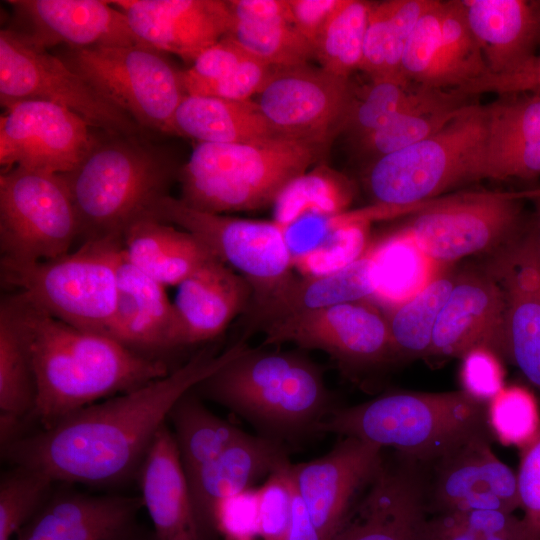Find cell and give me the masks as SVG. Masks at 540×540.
Segmentation results:
<instances>
[{
	"mask_svg": "<svg viewBox=\"0 0 540 540\" xmlns=\"http://www.w3.org/2000/svg\"><path fill=\"white\" fill-rule=\"evenodd\" d=\"M248 347L242 338L221 354L201 350L164 377L21 435L2 446V455L53 482L108 485L137 476L177 401Z\"/></svg>",
	"mask_w": 540,
	"mask_h": 540,
	"instance_id": "1",
	"label": "cell"
},
{
	"mask_svg": "<svg viewBox=\"0 0 540 540\" xmlns=\"http://www.w3.org/2000/svg\"><path fill=\"white\" fill-rule=\"evenodd\" d=\"M18 294L30 346L36 399L30 419L49 429L99 399L169 373L159 359L117 340L64 323Z\"/></svg>",
	"mask_w": 540,
	"mask_h": 540,
	"instance_id": "2",
	"label": "cell"
},
{
	"mask_svg": "<svg viewBox=\"0 0 540 540\" xmlns=\"http://www.w3.org/2000/svg\"><path fill=\"white\" fill-rule=\"evenodd\" d=\"M193 390L276 440L315 431L333 409L323 369L300 352L248 347Z\"/></svg>",
	"mask_w": 540,
	"mask_h": 540,
	"instance_id": "3",
	"label": "cell"
},
{
	"mask_svg": "<svg viewBox=\"0 0 540 540\" xmlns=\"http://www.w3.org/2000/svg\"><path fill=\"white\" fill-rule=\"evenodd\" d=\"M315 431L393 448L423 464L474 438L493 437L486 404L463 390L387 393L354 406L333 408Z\"/></svg>",
	"mask_w": 540,
	"mask_h": 540,
	"instance_id": "4",
	"label": "cell"
},
{
	"mask_svg": "<svg viewBox=\"0 0 540 540\" xmlns=\"http://www.w3.org/2000/svg\"><path fill=\"white\" fill-rule=\"evenodd\" d=\"M179 169L171 156L140 135L98 138L72 171L61 174L83 241L122 238L130 224L149 216L154 204L169 195Z\"/></svg>",
	"mask_w": 540,
	"mask_h": 540,
	"instance_id": "5",
	"label": "cell"
},
{
	"mask_svg": "<svg viewBox=\"0 0 540 540\" xmlns=\"http://www.w3.org/2000/svg\"><path fill=\"white\" fill-rule=\"evenodd\" d=\"M324 150L287 137L247 144L198 143L179 169V199L218 214L263 208L306 173Z\"/></svg>",
	"mask_w": 540,
	"mask_h": 540,
	"instance_id": "6",
	"label": "cell"
},
{
	"mask_svg": "<svg viewBox=\"0 0 540 540\" xmlns=\"http://www.w3.org/2000/svg\"><path fill=\"white\" fill-rule=\"evenodd\" d=\"M487 138L486 106L471 103L432 136L377 158L365 187L391 215L417 211L447 189L482 178Z\"/></svg>",
	"mask_w": 540,
	"mask_h": 540,
	"instance_id": "7",
	"label": "cell"
},
{
	"mask_svg": "<svg viewBox=\"0 0 540 540\" xmlns=\"http://www.w3.org/2000/svg\"><path fill=\"white\" fill-rule=\"evenodd\" d=\"M122 254V238L86 240L75 251L54 259L1 260L2 279L56 319L110 337Z\"/></svg>",
	"mask_w": 540,
	"mask_h": 540,
	"instance_id": "8",
	"label": "cell"
},
{
	"mask_svg": "<svg viewBox=\"0 0 540 540\" xmlns=\"http://www.w3.org/2000/svg\"><path fill=\"white\" fill-rule=\"evenodd\" d=\"M149 216L190 232L250 283L253 295L246 314L264 306L295 276L283 227L274 220L200 211L170 195L159 199Z\"/></svg>",
	"mask_w": 540,
	"mask_h": 540,
	"instance_id": "9",
	"label": "cell"
},
{
	"mask_svg": "<svg viewBox=\"0 0 540 540\" xmlns=\"http://www.w3.org/2000/svg\"><path fill=\"white\" fill-rule=\"evenodd\" d=\"M65 62L142 129L176 134L174 117L188 95L181 71L152 47L71 49Z\"/></svg>",
	"mask_w": 540,
	"mask_h": 540,
	"instance_id": "10",
	"label": "cell"
},
{
	"mask_svg": "<svg viewBox=\"0 0 540 540\" xmlns=\"http://www.w3.org/2000/svg\"><path fill=\"white\" fill-rule=\"evenodd\" d=\"M80 236L68 187L57 174L4 169L0 175L2 261L34 263L69 252Z\"/></svg>",
	"mask_w": 540,
	"mask_h": 540,
	"instance_id": "11",
	"label": "cell"
},
{
	"mask_svg": "<svg viewBox=\"0 0 540 540\" xmlns=\"http://www.w3.org/2000/svg\"><path fill=\"white\" fill-rule=\"evenodd\" d=\"M0 100L5 108L26 100L50 102L110 135L138 136L143 130L64 60L13 28L0 32Z\"/></svg>",
	"mask_w": 540,
	"mask_h": 540,
	"instance_id": "12",
	"label": "cell"
},
{
	"mask_svg": "<svg viewBox=\"0 0 540 540\" xmlns=\"http://www.w3.org/2000/svg\"><path fill=\"white\" fill-rule=\"evenodd\" d=\"M527 193L471 192L422 205L404 227L436 264L450 267L468 256L498 251L520 232Z\"/></svg>",
	"mask_w": 540,
	"mask_h": 540,
	"instance_id": "13",
	"label": "cell"
},
{
	"mask_svg": "<svg viewBox=\"0 0 540 540\" xmlns=\"http://www.w3.org/2000/svg\"><path fill=\"white\" fill-rule=\"evenodd\" d=\"M355 99L349 78L307 64L273 69L255 96L282 136L324 148L346 128Z\"/></svg>",
	"mask_w": 540,
	"mask_h": 540,
	"instance_id": "14",
	"label": "cell"
},
{
	"mask_svg": "<svg viewBox=\"0 0 540 540\" xmlns=\"http://www.w3.org/2000/svg\"><path fill=\"white\" fill-rule=\"evenodd\" d=\"M261 331L263 347L293 343L321 350L348 368L373 366L396 357L386 314L371 300L291 315Z\"/></svg>",
	"mask_w": 540,
	"mask_h": 540,
	"instance_id": "15",
	"label": "cell"
},
{
	"mask_svg": "<svg viewBox=\"0 0 540 540\" xmlns=\"http://www.w3.org/2000/svg\"><path fill=\"white\" fill-rule=\"evenodd\" d=\"M90 126L56 104L26 100L0 118V164L49 174L72 171L97 141Z\"/></svg>",
	"mask_w": 540,
	"mask_h": 540,
	"instance_id": "16",
	"label": "cell"
},
{
	"mask_svg": "<svg viewBox=\"0 0 540 540\" xmlns=\"http://www.w3.org/2000/svg\"><path fill=\"white\" fill-rule=\"evenodd\" d=\"M426 468L398 453L382 459L330 540H425Z\"/></svg>",
	"mask_w": 540,
	"mask_h": 540,
	"instance_id": "17",
	"label": "cell"
},
{
	"mask_svg": "<svg viewBox=\"0 0 540 540\" xmlns=\"http://www.w3.org/2000/svg\"><path fill=\"white\" fill-rule=\"evenodd\" d=\"M492 436L469 440L425 464L426 505L436 514L520 508L517 476L493 452Z\"/></svg>",
	"mask_w": 540,
	"mask_h": 540,
	"instance_id": "18",
	"label": "cell"
},
{
	"mask_svg": "<svg viewBox=\"0 0 540 540\" xmlns=\"http://www.w3.org/2000/svg\"><path fill=\"white\" fill-rule=\"evenodd\" d=\"M382 448L343 437L317 459L290 466L295 490L322 540H330L382 462Z\"/></svg>",
	"mask_w": 540,
	"mask_h": 540,
	"instance_id": "19",
	"label": "cell"
},
{
	"mask_svg": "<svg viewBox=\"0 0 540 540\" xmlns=\"http://www.w3.org/2000/svg\"><path fill=\"white\" fill-rule=\"evenodd\" d=\"M487 270L505 298L509 361L540 392V257L533 227L496 251Z\"/></svg>",
	"mask_w": 540,
	"mask_h": 540,
	"instance_id": "20",
	"label": "cell"
},
{
	"mask_svg": "<svg viewBox=\"0 0 540 540\" xmlns=\"http://www.w3.org/2000/svg\"><path fill=\"white\" fill-rule=\"evenodd\" d=\"M475 348L489 349L509 361L505 298L487 269L457 274L439 314L430 355L461 358Z\"/></svg>",
	"mask_w": 540,
	"mask_h": 540,
	"instance_id": "21",
	"label": "cell"
},
{
	"mask_svg": "<svg viewBox=\"0 0 540 540\" xmlns=\"http://www.w3.org/2000/svg\"><path fill=\"white\" fill-rule=\"evenodd\" d=\"M137 38L149 47L193 63L227 36L233 25L228 1L117 0Z\"/></svg>",
	"mask_w": 540,
	"mask_h": 540,
	"instance_id": "22",
	"label": "cell"
},
{
	"mask_svg": "<svg viewBox=\"0 0 540 540\" xmlns=\"http://www.w3.org/2000/svg\"><path fill=\"white\" fill-rule=\"evenodd\" d=\"M7 3L20 25L13 29L43 49L61 43L71 49L144 45L131 30L125 14L110 1L12 0Z\"/></svg>",
	"mask_w": 540,
	"mask_h": 540,
	"instance_id": "23",
	"label": "cell"
},
{
	"mask_svg": "<svg viewBox=\"0 0 540 540\" xmlns=\"http://www.w3.org/2000/svg\"><path fill=\"white\" fill-rule=\"evenodd\" d=\"M142 508L140 496L59 493L19 530L17 540H123L138 527Z\"/></svg>",
	"mask_w": 540,
	"mask_h": 540,
	"instance_id": "24",
	"label": "cell"
},
{
	"mask_svg": "<svg viewBox=\"0 0 540 540\" xmlns=\"http://www.w3.org/2000/svg\"><path fill=\"white\" fill-rule=\"evenodd\" d=\"M156 540H206L172 431H158L137 473Z\"/></svg>",
	"mask_w": 540,
	"mask_h": 540,
	"instance_id": "25",
	"label": "cell"
},
{
	"mask_svg": "<svg viewBox=\"0 0 540 540\" xmlns=\"http://www.w3.org/2000/svg\"><path fill=\"white\" fill-rule=\"evenodd\" d=\"M252 287L239 273L214 260L177 286L173 305L180 346L212 340L222 334L252 300Z\"/></svg>",
	"mask_w": 540,
	"mask_h": 540,
	"instance_id": "26",
	"label": "cell"
},
{
	"mask_svg": "<svg viewBox=\"0 0 540 540\" xmlns=\"http://www.w3.org/2000/svg\"><path fill=\"white\" fill-rule=\"evenodd\" d=\"M290 463L279 440L245 433L201 467L187 482L207 537L215 528L218 505L251 489L260 478Z\"/></svg>",
	"mask_w": 540,
	"mask_h": 540,
	"instance_id": "27",
	"label": "cell"
},
{
	"mask_svg": "<svg viewBox=\"0 0 540 540\" xmlns=\"http://www.w3.org/2000/svg\"><path fill=\"white\" fill-rule=\"evenodd\" d=\"M110 337L142 354L181 347L177 315L165 286L132 265L124 252Z\"/></svg>",
	"mask_w": 540,
	"mask_h": 540,
	"instance_id": "28",
	"label": "cell"
},
{
	"mask_svg": "<svg viewBox=\"0 0 540 540\" xmlns=\"http://www.w3.org/2000/svg\"><path fill=\"white\" fill-rule=\"evenodd\" d=\"M488 72L512 71L536 56L540 1L461 0Z\"/></svg>",
	"mask_w": 540,
	"mask_h": 540,
	"instance_id": "29",
	"label": "cell"
},
{
	"mask_svg": "<svg viewBox=\"0 0 540 540\" xmlns=\"http://www.w3.org/2000/svg\"><path fill=\"white\" fill-rule=\"evenodd\" d=\"M375 292L372 257L368 251L331 274L295 275L270 301L247 314L244 337L285 317L338 304L371 300Z\"/></svg>",
	"mask_w": 540,
	"mask_h": 540,
	"instance_id": "30",
	"label": "cell"
},
{
	"mask_svg": "<svg viewBox=\"0 0 540 540\" xmlns=\"http://www.w3.org/2000/svg\"><path fill=\"white\" fill-rule=\"evenodd\" d=\"M126 259L163 286H178L218 260L193 234L151 216L130 224L122 236Z\"/></svg>",
	"mask_w": 540,
	"mask_h": 540,
	"instance_id": "31",
	"label": "cell"
},
{
	"mask_svg": "<svg viewBox=\"0 0 540 540\" xmlns=\"http://www.w3.org/2000/svg\"><path fill=\"white\" fill-rule=\"evenodd\" d=\"M32 356L18 294L0 304V438L1 446L20 436V426L35 406Z\"/></svg>",
	"mask_w": 540,
	"mask_h": 540,
	"instance_id": "32",
	"label": "cell"
},
{
	"mask_svg": "<svg viewBox=\"0 0 540 540\" xmlns=\"http://www.w3.org/2000/svg\"><path fill=\"white\" fill-rule=\"evenodd\" d=\"M174 128L176 135L198 143L247 144L284 137L252 99L187 95L176 110Z\"/></svg>",
	"mask_w": 540,
	"mask_h": 540,
	"instance_id": "33",
	"label": "cell"
},
{
	"mask_svg": "<svg viewBox=\"0 0 540 540\" xmlns=\"http://www.w3.org/2000/svg\"><path fill=\"white\" fill-rule=\"evenodd\" d=\"M368 251L375 277L371 301L388 311L411 299L447 268L432 261L405 228L371 242Z\"/></svg>",
	"mask_w": 540,
	"mask_h": 540,
	"instance_id": "34",
	"label": "cell"
},
{
	"mask_svg": "<svg viewBox=\"0 0 540 540\" xmlns=\"http://www.w3.org/2000/svg\"><path fill=\"white\" fill-rule=\"evenodd\" d=\"M433 0H388L372 3L360 69L372 79L401 75L407 40Z\"/></svg>",
	"mask_w": 540,
	"mask_h": 540,
	"instance_id": "35",
	"label": "cell"
},
{
	"mask_svg": "<svg viewBox=\"0 0 540 540\" xmlns=\"http://www.w3.org/2000/svg\"><path fill=\"white\" fill-rule=\"evenodd\" d=\"M168 419L187 480L245 434L206 408L194 390L177 401Z\"/></svg>",
	"mask_w": 540,
	"mask_h": 540,
	"instance_id": "36",
	"label": "cell"
},
{
	"mask_svg": "<svg viewBox=\"0 0 540 540\" xmlns=\"http://www.w3.org/2000/svg\"><path fill=\"white\" fill-rule=\"evenodd\" d=\"M468 99L453 90L432 88L416 106L361 139L363 147L377 159L418 143L460 115L471 104Z\"/></svg>",
	"mask_w": 540,
	"mask_h": 540,
	"instance_id": "37",
	"label": "cell"
},
{
	"mask_svg": "<svg viewBox=\"0 0 540 540\" xmlns=\"http://www.w3.org/2000/svg\"><path fill=\"white\" fill-rule=\"evenodd\" d=\"M451 267L443 269L411 299L387 312L396 357L416 358L430 355L439 314L458 274Z\"/></svg>",
	"mask_w": 540,
	"mask_h": 540,
	"instance_id": "38",
	"label": "cell"
},
{
	"mask_svg": "<svg viewBox=\"0 0 540 540\" xmlns=\"http://www.w3.org/2000/svg\"><path fill=\"white\" fill-rule=\"evenodd\" d=\"M372 3L340 0L314 45V57L325 71L344 78L360 69Z\"/></svg>",
	"mask_w": 540,
	"mask_h": 540,
	"instance_id": "39",
	"label": "cell"
},
{
	"mask_svg": "<svg viewBox=\"0 0 540 540\" xmlns=\"http://www.w3.org/2000/svg\"><path fill=\"white\" fill-rule=\"evenodd\" d=\"M350 182L341 174L318 166L291 181L274 201V221L285 227L309 215H335L352 200Z\"/></svg>",
	"mask_w": 540,
	"mask_h": 540,
	"instance_id": "40",
	"label": "cell"
},
{
	"mask_svg": "<svg viewBox=\"0 0 540 540\" xmlns=\"http://www.w3.org/2000/svg\"><path fill=\"white\" fill-rule=\"evenodd\" d=\"M369 208L335 215V227L311 252L292 261L299 275L322 276L339 271L359 259L368 249Z\"/></svg>",
	"mask_w": 540,
	"mask_h": 540,
	"instance_id": "41",
	"label": "cell"
},
{
	"mask_svg": "<svg viewBox=\"0 0 540 540\" xmlns=\"http://www.w3.org/2000/svg\"><path fill=\"white\" fill-rule=\"evenodd\" d=\"M441 48L444 88L457 89L488 73L461 0L442 1Z\"/></svg>",
	"mask_w": 540,
	"mask_h": 540,
	"instance_id": "42",
	"label": "cell"
},
{
	"mask_svg": "<svg viewBox=\"0 0 540 540\" xmlns=\"http://www.w3.org/2000/svg\"><path fill=\"white\" fill-rule=\"evenodd\" d=\"M409 83L401 75L373 78L362 97L355 99L346 128L361 140L416 106L432 89L417 85L411 90Z\"/></svg>",
	"mask_w": 540,
	"mask_h": 540,
	"instance_id": "43",
	"label": "cell"
},
{
	"mask_svg": "<svg viewBox=\"0 0 540 540\" xmlns=\"http://www.w3.org/2000/svg\"><path fill=\"white\" fill-rule=\"evenodd\" d=\"M425 540H538L522 518L499 510L436 514L428 518Z\"/></svg>",
	"mask_w": 540,
	"mask_h": 540,
	"instance_id": "44",
	"label": "cell"
},
{
	"mask_svg": "<svg viewBox=\"0 0 540 540\" xmlns=\"http://www.w3.org/2000/svg\"><path fill=\"white\" fill-rule=\"evenodd\" d=\"M251 56L271 67L288 68L307 64L314 57L312 45L289 23H246L234 21L228 34Z\"/></svg>",
	"mask_w": 540,
	"mask_h": 540,
	"instance_id": "45",
	"label": "cell"
},
{
	"mask_svg": "<svg viewBox=\"0 0 540 540\" xmlns=\"http://www.w3.org/2000/svg\"><path fill=\"white\" fill-rule=\"evenodd\" d=\"M488 426L501 444L520 449L540 431V412L536 398L520 385L504 386L486 404Z\"/></svg>",
	"mask_w": 540,
	"mask_h": 540,
	"instance_id": "46",
	"label": "cell"
},
{
	"mask_svg": "<svg viewBox=\"0 0 540 540\" xmlns=\"http://www.w3.org/2000/svg\"><path fill=\"white\" fill-rule=\"evenodd\" d=\"M441 12L442 1L433 0L407 40L400 68L409 82L435 89L444 88Z\"/></svg>",
	"mask_w": 540,
	"mask_h": 540,
	"instance_id": "47",
	"label": "cell"
},
{
	"mask_svg": "<svg viewBox=\"0 0 540 540\" xmlns=\"http://www.w3.org/2000/svg\"><path fill=\"white\" fill-rule=\"evenodd\" d=\"M54 482L46 475L14 467L0 481V540H10L49 499Z\"/></svg>",
	"mask_w": 540,
	"mask_h": 540,
	"instance_id": "48",
	"label": "cell"
},
{
	"mask_svg": "<svg viewBox=\"0 0 540 540\" xmlns=\"http://www.w3.org/2000/svg\"><path fill=\"white\" fill-rule=\"evenodd\" d=\"M488 138L486 156L540 140V93L504 99L486 106Z\"/></svg>",
	"mask_w": 540,
	"mask_h": 540,
	"instance_id": "49",
	"label": "cell"
},
{
	"mask_svg": "<svg viewBox=\"0 0 540 540\" xmlns=\"http://www.w3.org/2000/svg\"><path fill=\"white\" fill-rule=\"evenodd\" d=\"M287 465L271 473L257 489L259 536L263 540H283L291 515L293 483Z\"/></svg>",
	"mask_w": 540,
	"mask_h": 540,
	"instance_id": "50",
	"label": "cell"
},
{
	"mask_svg": "<svg viewBox=\"0 0 540 540\" xmlns=\"http://www.w3.org/2000/svg\"><path fill=\"white\" fill-rule=\"evenodd\" d=\"M272 68L265 62L249 56L227 75L213 82L193 86L187 90V94L249 100L262 89L273 71Z\"/></svg>",
	"mask_w": 540,
	"mask_h": 540,
	"instance_id": "51",
	"label": "cell"
},
{
	"mask_svg": "<svg viewBox=\"0 0 540 540\" xmlns=\"http://www.w3.org/2000/svg\"><path fill=\"white\" fill-rule=\"evenodd\" d=\"M462 390L470 397L487 404L504 387L501 358L486 348H475L461 357Z\"/></svg>",
	"mask_w": 540,
	"mask_h": 540,
	"instance_id": "52",
	"label": "cell"
},
{
	"mask_svg": "<svg viewBox=\"0 0 540 540\" xmlns=\"http://www.w3.org/2000/svg\"><path fill=\"white\" fill-rule=\"evenodd\" d=\"M251 56L229 35L204 50L187 70L181 71L184 89L213 82L230 73Z\"/></svg>",
	"mask_w": 540,
	"mask_h": 540,
	"instance_id": "53",
	"label": "cell"
},
{
	"mask_svg": "<svg viewBox=\"0 0 540 540\" xmlns=\"http://www.w3.org/2000/svg\"><path fill=\"white\" fill-rule=\"evenodd\" d=\"M521 450L516 473L523 521L532 535L540 540V431Z\"/></svg>",
	"mask_w": 540,
	"mask_h": 540,
	"instance_id": "54",
	"label": "cell"
},
{
	"mask_svg": "<svg viewBox=\"0 0 540 540\" xmlns=\"http://www.w3.org/2000/svg\"><path fill=\"white\" fill-rule=\"evenodd\" d=\"M215 528L227 540H253L259 536L257 490L249 489L222 501L215 511Z\"/></svg>",
	"mask_w": 540,
	"mask_h": 540,
	"instance_id": "55",
	"label": "cell"
},
{
	"mask_svg": "<svg viewBox=\"0 0 540 540\" xmlns=\"http://www.w3.org/2000/svg\"><path fill=\"white\" fill-rule=\"evenodd\" d=\"M540 176V140L522 143L486 156L482 178L531 179Z\"/></svg>",
	"mask_w": 540,
	"mask_h": 540,
	"instance_id": "56",
	"label": "cell"
},
{
	"mask_svg": "<svg viewBox=\"0 0 540 540\" xmlns=\"http://www.w3.org/2000/svg\"><path fill=\"white\" fill-rule=\"evenodd\" d=\"M469 96L482 93L512 95L524 92L540 93V57L534 58L509 72L486 73L464 87Z\"/></svg>",
	"mask_w": 540,
	"mask_h": 540,
	"instance_id": "57",
	"label": "cell"
},
{
	"mask_svg": "<svg viewBox=\"0 0 540 540\" xmlns=\"http://www.w3.org/2000/svg\"><path fill=\"white\" fill-rule=\"evenodd\" d=\"M340 0H288L293 26L312 45Z\"/></svg>",
	"mask_w": 540,
	"mask_h": 540,
	"instance_id": "58",
	"label": "cell"
},
{
	"mask_svg": "<svg viewBox=\"0 0 540 540\" xmlns=\"http://www.w3.org/2000/svg\"><path fill=\"white\" fill-rule=\"evenodd\" d=\"M228 4L234 21L293 24L288 0H231Z\"/></svg>",
	"mask_w": 540,
	"mask_h": 540,
	"instance_id": "59",
	"label": "cell"
},
{
	"mask_svg": "<svg viewBox=\"0 0 540 540\" xmlns=\"http://www.w3.org/2000/svg\"><path fill=\"white\" fill-rule=\"evenodd\" d=\"M283 540H322L294 485L291 515Z\"/></svg>",
	"mask_w": 540,
	"mask_h": 540,
	"instance_id": "60",
	"label": "cell"
},
{
	"mask_svg": "<svg viewBox=\"0 0 540 540\" xmlns=\"http://www.w3.org/2000/svg\"><path fill=\"white\" fill-rule=\"evenodd\" d=\"M531 197L535 205V220L532 227L535 234L538 254L540 257V190L534 191Z\"/></svg>",
	"mask_w": 540,
	"mask_h": 540,
	"instance_id": "61",
	"label": "cell"
},
{
	"mask_svg": "<svg viewBox=\"0 0 540 540\" xmlns=\"http://www.w3.org/2000/svg\"><path fill=\"white\" fill-rule=\"evenodd\" d=\"M123 540H156L153 533L144 532L137 527L130 535Z\"/></svg>",
	"mask_w": 540,
	"mask_h": 540,
	"instance_id": "62",
	"label": "cell"
},
{
	"mask_svg": "<svg viewBox=\"0 0 540 540\" xmlns=\"http://www.w3.org/2000/svg\"><path fill=\"white\" fill-rule=\"evenodd\" d=\"M538 57H540V54L538 55Z\"/></svg>",
	"mask_w": 540,
	"mask_h": 540,
	"instance_id": "63",
	"label": "cell"
}]
</instances>
